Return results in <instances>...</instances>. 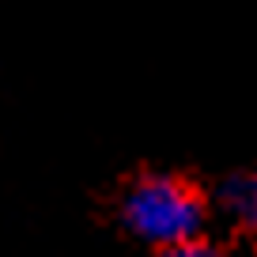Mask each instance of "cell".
Instances as JSON below:
<instances>
[{
  "label": "cell",
  "mask_w": 257,
  "mask_h": 257,
  "mask_svg": "<svg viewBox=\"0 0 257 257\" xmlns=\"http://www.w3.org/2000/svg\"><path fill=\"white\" fill-rule=\"evenodd\" d=\"M159 257H227V249L216 246V242H208L204 234H197V238H185V242H174V246H163Z\"/></svg>",
  "instance_id": "cell-3"
},
{
  "label": "cell",
  "mask_w": 257,
  "mask_h": 257,
  "mask_svg": "<svg viewBox=\"0 0 257 257\" xmlns=\"http://www.w3.org/2000/svg\"><path fill=\"white\" fill-rule=\"evenodd\" d=\"M121 223L133 238L163 249L174 242L197 238L208 227V201L193 182L174 174H148L125 189Z\"/></svg>",
  "instance_id": "cell-1"
},
{
  "label": "cell",
  "mask_w": 257,
  "mask_h": 257,
  "mask_svg": "<svg viewBox=\"0 0 257 257\" xmlns=\"http://www.w3.org/2000/svg\"><path fill=\"white\" fill-rule=\"evenodd\" d=\"M212 201L238 231L257 238V170H238V174L223 178Z\"/></svg>",
  "instance_id": "cell-2"
}]
</instances>
